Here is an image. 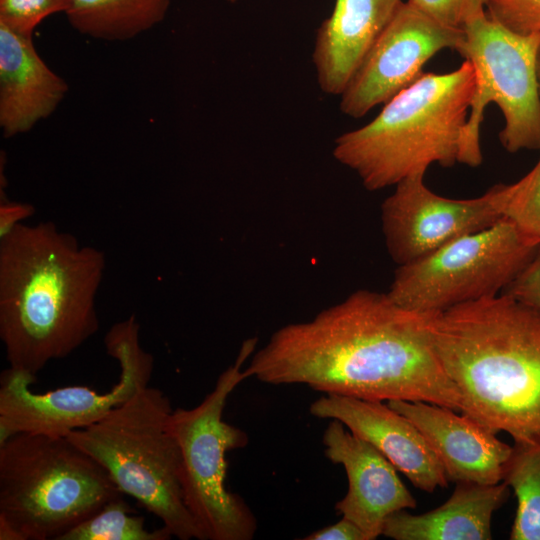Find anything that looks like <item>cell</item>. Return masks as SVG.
Instances as JSON below:
<instances>
[{"mask_svg": "<svg viewBox=\"0 0 540 540\" xmlns=\"http://www.w3.org/2000/svg\"><path fill=\"white\" fill-rule=\"evenodd\" d=\"M122 494L65 436L18 433L0 445V540H60Z\"/></svg>", "mask_w": 540, "mask_h": 540, "instance_id": "5b68a950", "label": "cell"}, {"mask_svg": "<svg viewBox=\"0 0 540 540\" xmlns=\"http://www.w3.org/2000/svg\"><path fill=\"white\" fill-rule=\"evenodd\" d=\"M303 540H367L363 531L351 520L342 517L332 524L318 529Z\"/></svg>", "mask_w": 540, "mask_h": 540, "instance_id": "4316f807", "label": "cell"}, {"mask_svg": "<svg viewBox=\"0 0 540 540\" xmlns=\"http://www.w3.org/2000/svg\"><path fill=\"white\" fill-rule=\"evenodd\" d=\"M324 454L343 466L348 490L335 505L342 517L354 522L367 540L382 535L392 513L414 509L416 499L401 481L396 467L372 444L331 419L323 433Z\"/></svg>", "mask_w": 540, "mask_h": 540, "instance_id": "4fadbf2b", "label": "cell"}, {"mask_svg": "<svg viewBox=\"0 0 540 540\" xmlns=\"http://www.w3.org/2000/svg\"><path fill=\"white\" fill-rule=\"evenodd\" d=\"M474 89L468 60L448 73H423L369 123L340 135L333 156L369 191L425 175L432 164L451 167L458 163Z\"/></svg>", "mask_w": 540, "mask_h": 540, "instance_id": "277c9868", "label": "cell"}, {"mask_svg": "<svg viewBox=\"0 0 540 540\" xmlns=\"http://www.w3.org/2000/svg\"><path fill=\"white\" fill-rule=\"evenodd\" d=\"M509 492L504 481L459 482L449 499L433 510L412 514L404 509L389 515L382 535L395 540H489L493 514Z\"/></svg>", "mask_w": 540, "mask_h": 540, "instance_id": "ac0fdd59", "label": "cell"}, {"mask_svg": "<svg viewBox=\"0 0 540 540\" xmlns=\"http://www.w3.org/2000/svg\"><path fill=\"white\" fill-rule=\"evenodd\" d=\"M120 496L104 504L96 513L65 533L60 540H169L166 527L148 530L143 516Z\"/></svg>", "mask_w": 540, "mask_h": 540, "instance_id": "44dd1931", "label": "cell"}, {"mask_svg": "<svg viewBox=\"0 0 540 540\" xmlns=\"http://www.w3.org/2000/svg\"><path fill=\"white\" fill-rule=\"evenodd\" d=\"M465 39L458 53L475 74L470 114L463 128L458 163H482L480 128L485 107L495 103L505 125L499 133L510 153L540 149V95L537 60L540 33L514 32L485 13L464 27Z\"/></svg>", "mask_w": 540, "mask_h": 540, "instance_id": "ba28073f", "label": "cell"}, {"mask_svg": "<svg viewBox=\"0 0 540 540\" xmlns=\"http://www.w3.org/2000/svg\"><path fill=\"white\" fill-rule=\"evenodd\" d=\"M486 14L519 34L540 33V0H487Z\"/></svg>", "mask_w": 540, "mask_h": 540, "instance_id": "cb8c5ba5", "label": "cell"}, {"mask_svg": "<svg viewBox=\"0 0 540 540\" xmlns=\"http://www.w3.org/2000/svg\"><path fill=\"white\" fill-rule=\"evenodd\" d=\"M34 48L32 35L0 23V126L8 138L48 117L67 93Z\"/></svg>", "mask_w": 540, "mask_h": 540, "instance_id": "e0dca14e", "label": "cell"}, {"mask_svg": "<svg viewBox=\"0 0 540 540\" xmlns=\"http://www.w3.org/2000/svg\"><path fill=\"white\" fill-rule=\"evenodd\" d=\"M170 0H70L65 13L74 29L86 36L127 40L162 22Z\"/></svg>", "mask_w": 540, "mask_h": 540, "instance_id": "d6986e66", "label": "cell"}, {"mask_svg": "<svg viewBox=\"0 0 540 540\" xmlns=\"http://www.w3.org/2000/svg\"><path fill=\"white\" fill-rule=\"evenodd\" d=\"M432 315L397 304L387 292L357 290L308 321L276 330L246 371L271 385L301 384L372 401H424L460 413L459 394L432 345Z\"/></svg>", "mask_w": 540, "mask_h": 540, "instance_id": "6da1fadb", "label": "cell"}, {"mask_svg": "<svg viewBox=\"0 0 540 540\" xmlns=\"http://www.w3.org/2000/svg\"><path fill=\"white\" fill-rule=\"evenodd\" d=\"M102 251L51 222L18 224L0 239V338L12 368L37 375L99 328Z\"/></svg>", "mask_w": 540, "mask_h": 540, "instance_id": "7a4b0ae2", "label": "cell"}, {"mask_svg": "<svg viewBox=\"0 0 540 540\" xmlns=\"http://www.w3.org/2000/svg\"><path fill=\"white\" fill-rule=\"evenodd\" d=\"M434 20L456 29L486 13L487 0H407Z\"/></svg>", "mask_w": 540, "mask_h": 540, "instance_id": "d4e9b609", "label": "cell"}, {"mask_svg": "<svg viewBox=\"0 0 540 540\" xmlns=\"http://www.w3.org/2000/svg\"><path fill=\"white\" fill-rule=\"evenodd\" d=\"M429 332L460 413L514 441L540 436V309L498 294L433 314Z\"/></svg>", "mask_w": 540, "mask_h": 540, "instance_id": "3957f363", "label": "cell"}, {"mask_svg": "<svg viewBox=\"0 0 540 540\" xmlns=\"http://www.w3.org/2000/svg\"><path fill=\"white\" fill-rule=\"evenodd\" d=\"M134 315L114 324L106 333L108 355L120 364L117 384L106 393L85 386H67L44 393L30 389L36 376L9 368L0 375V445L18 433L66 436L105 417L148 386L153 357L139 341Z\"/></svg>", "mask_w": 540, "mask_h": 540, "instance_id": "30bf717a", "label": "cell"}, {"mask_svg": "<svg viewBox=\"0 0 540 540\" xmlns=\"http://www.w3.org/2000/svg\"><path fill=\"white\" fill-rule=\"evenodd\" d=\"M35 212L33 205L28 203L9 202L1 200L0 204V239H3Z\"/></svg>", "mask_w": 540, "mask_h": 540, "instance_id": "83f0119b", "label": "cell"}, {"mask_svg": "<svg viewBox=\"0 0 540 540\" xmlns=\"http://www.w3.org/2000/svg\"><path fill=\"white\" fill-rule=\"evenodd\" d=\"M70 7V0H0V23L26 35L46 17L63 12Z\"/></svg>", "mask_w": 540, "mask_h": 540, "instance_id": "603a6c76", "label": "cell"}, {"mask_svg": "<svg viewBox=\"0 0 540 540\" xmlns=\"http://www.w3.org/2000/svg\"><path fill=\"white\" fill-rule=\"evenodd\" d=\"M228 1H229V2H235V1H237V0H228Z\"/></svg>", "mask_w": 540, "mask_h": 540, "instance_id": "f546056e", "label": "cell"}, {"mask_svg": "<svg viewBox=\"0 0 540 540\" xmlns=\"http://www.w3.org/2000/svg\"><path fill=\"white\" fill-rule=\"evenodd\" d=\"M502 481L517 500L510 539L540 540V436L514 441Z\"/></svg>", "mask_w": 540, "mask_h": 540, "instance_id": "ffe728a7", "label": "cell"}, {"mask_svg": "<svg viewBox=\"0 0 540 540\" xmlns=\"http://www.w3.org/2000/svg\"><path fill=\"white\" fill-rule=\"evenodd\" d=\"M462 29L446 26L404 1L340 95V110L361 118L423 75L424 65L444 49L458 50Z\"/></svg>", "mask_w": 540, "mask_h": 540, "instance_id": "7c38bea8", "label": "cell"}, {"mask_svg": "<svg viewBox=\"0 0 540 540\" xmlns=\"http://www.w3.org/2000/svg\"><path fill=\"white\" fill-rule=\"evenodd\" d=\"M537 247L527 244L514 225L503 218L398 266L387 293L407 309L437 314L500 294Z\"/></svg>", "mask_w": 540, "mask_h": 540, "instance_id": "9c48e42d", "label": "cell"}, {"mask_svg": "<svg viewBox=\"0 0 540 540\" xmlns=\"http://www.w3.org/2000/svg\"><path fill=\"white\" fill-rule=\"evenodd\" d=\"M254 347V340L244 343L235 363L221 373L213 390L197 406L173 410L168 419L181 454L184 502L205 540H251L257 531L254 513L226 484V454L244 448L248 435L223 420L229 395L250 377L242 366Z\"/></svg>", "mask_w": 540, "mask_h": 540, "instance_id": "52a82bcc", "label": "cell"}, {"mask_svg": "<svg viewBox=\"0 0 540 540\" xmlns=\"http://www.w3.org/2000/svg\"><path fill=\"white\" fill-rule=\"evenodd\" d=\"M403 0H336L316 32L312 60L323 93L340 96Z\"/></svg>", "mask_w": 540, "mask_h": 540, "instance_id": "2e32d148", "label": "cell"}, {"mask_svg": "<svg viewBox=\"0 0 540 540\" xmlns=\"http://www.w3.org/2000/svg\"><path fill=\"white\" fill-rule=\"evenodd\" d=\"M309 411L317 418L342 422L377 448L416 488L431 493L448 485L440 461L419 429L387 403L325 394Z\"/></svg>", "mask_w": 540, "mask_h": 540, "instance_id": "5bb4252c", "label": "cell"}, {"mask_svg": "<svg viewBox=\"0 0 540 540\" xmlns=\"http://www.w3.org/2000/svg\"><path fill=\"white\" fill-rule=\"evenodd\" d=\"M537 82H538V90H539V95H540V54L537 60Z\"/></svg>", "mask_w": 540, "mask_h": 540, "instance_id": "f1b7e54d", "label": "cell"}, {"mask_svg": "<svg viewBox=\"0 0 540 540\" xmlns=\"http://www.w3.org/2000/svg\"><path fill=\"white\" fill-rule=\"evenodd\" d=\"M502 212L527 244L540 245V157L524 177L505 184Z\"/></svg>", "mask_w": 540, "mask_h": 540, "instance_id": "7402d4cb", "label": "cell"}, {"mask_svg": "<svg viewBox=\"0 0 540 540\" xmlns=\"http://www.w3.org/2000/svg\"><path fill=\"white\" fill-rule=\"evenodd\" d=\"M408 418L440 461L448 481L492 485L502 482L512 446L473 418L424 401L390 400Z\"/></svg>", "mask_w": 540, "mask_h": 540, "instance_id": "9a60e30c", "label": "cell"}, {"mask_svg": "<svg viewBox=\"0 0 540 540\" xmlns=\"http://www.w3.org/2000/svg\"><path fill=\"white\" fill-rule=\"evenodd\" d=\"M500 294L540 309V245L526 265Z\"/></svg>", "mask_w": 540, "mask_h": 540, "instance_id": "484cf974", "label": "cell"}, {"mask_svg": "<svg viewBox=\"0 0 540 540\" xmlns=\"http://www.w3.org/2000/svg\"><path fill=\"white\" fill-rule=\"evenodd\" d=\"M425 175L406 178L381 205L387 251L398 265L414 262L503 219L505 184L470 199H451L430 190Z\"/></svg>", "mask_w": 540, "mask_h": 540, "instance_id": "8fae6325", "label": "cell"}, {"mask_svg": "<svg viewBox=\"0 0 540 540\" xmlns=\"http://www.w3.org/2000/svg\"><path fill=\"white\" fill-rule=\"evenodd\" d=\"M172 411L168 397L148 385L101 420L65 437L95 459L122 493L157 516L173 537L205 540L184 502L180 449L168 428Z\"/></svg>", "mask_w": 540, "mask_h": 540, "instance_id": "8992f818", "label": "cell"}]
</instances>
